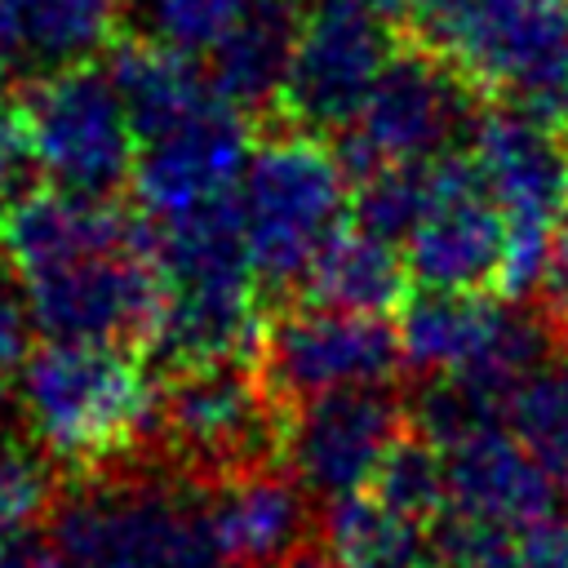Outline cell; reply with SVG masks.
Instances as JSON below:
<instances>
[{
	"instance_id": "f1b7e54d",
	"label": "cell",
	"mask_w": 568,
	"mask_h": 568,
	"mask_svg": "<svg viewBox=\"0 0 568 568\" xmlns=\"http://www.w3.org/2000/svg\"><path fill=\"white\" fill-rule=\"evenodd\" d=\"M519 568H568V515H546L519 532Z\"/></svg>"
},
{
	"instance_id": "ac0fdd59",
	"label": "cell",
	"mask_w": 568,
	"mask_h": 568,
	"mask_svg": "<svg viewBox=\"0 0 568 568\" xmlns=\"http://www.w3.org/2000/svg\"><path fill=\"white\" fill-rule=\"evenodd\" d=\"M439 453L453 515H466L497 532H528L532 524L555 515L559 484L515 430L488 426Z\"/></svg>"
},
{
	"instance_id": "4fadbf2b",
	"label": "cell",
	"mask_w": 568,
	"mask_h": 568,
	"mask_svg": "<svg viewBox=\"0 0 568 568\" xmlns=\"http://www.w3.org/2000/svg\"><path fill=\"white\" fill-rule=\"evenodd\" d=\"M390 53V18L368 0H302L280 106L306 133L351 129Z\"/></svg>"
},
{
	"instance_id": "7402d4cb",
	"label": "cell",
	"mask_w": 568,
	"mask_h": 568,
	"mask_svg": "<svg viewBox=\"0 0 568 568\" xmlns=\"http://www.w3.org/2000/svg\"><path fill=\"white\" fill-rule=\"evenodd\" d=\"M302 284H306V302L386 315V311L404 306L408 262L390 240L351 226V231L333 235V244L315 257V266L306 271Z\"/></svg>"
},
{
	"instance_id": "5b68a950",
	"label": "cell",
	"mask_w": 568,
	"mask_h": 568,
	"mask_svg": "<svg viewBox=\"0 0 568 568\" xmlns=\"http://www.w3.org/2000/svg\"><path fill=\"white\" fill-rule=\"evenodd\" d=\"M235 217L262 284H302L315 257L342 231L351 209V173L306 129H284L253 146L235 182Z\"/></svg>"
},
{
	"instance_id": "30bf717a",
	"label": "cell",
	"mask_w": 568,
	"mask_h": 568,
	"mask_svg": "<svg viewBox=\"0 0 568 568\" xmlns=\"http://www.w3.org/2000/svg\"><path fill=\"white\" fill-rule=\"evenodd\" d=\"M36 169L75 195H115L133 178V120L106 67L44 71L18 106Z\"/></svg>"
},
{
	"instance_id": "d6986e66",
	"label": "cell",
	"mask_w": 568,
	"mask_h": 568,
	"mask_svg": "<svg viewBox=\"0 0 568 568\" xmlns=\"http://www.w3.org/2000/svg\"><path fill=\"white\" fill-rule=\"evenodd\" d=\"M302 0H253L213 44H209V80L213 93L240 115L271 111L284 93L293 40H297Z\"/></svg>"
},
{
	"instance_id": "f546056e",
	"label": "cell",
	"mask_w": 568,
	"mask_h": 568,
	"mask_svg": "<svg viewBox=\"0 0 568 568\" xmlns=\"http://www.w3.org/2000/svg\"><path fill=\"white\" fill-rule=\"evenodd\" d=\"M537 288H541L546 324L555 333H568V217L555 231V244H550V257H546V271H541V284Z\"/></svg>"
},
{
	"instance_id": "8fae6325",
	"label": "cell",
	"mask_w": 568,
	"mask_h": 568,
	"mask_svg": "<svg viewBox=\"0 0 568 568\" xmlns=\"http://www.w3.org/2000/svg\"><path fill=\"white\" fill-rule=\"evenodd\" d=\"M399 364V328L386 315L337 311L324 302H297L271 315L253 351V373L280 408L328 390L386 386Z\"/></svg>"
},
{
	"instance_id": "8992f818",
	"label": "cell",
	"mask_w": 568,
	"mask_h": 568,
	"mask_svg": "<svg viewBox=\"0 0 568 568\" xmlns=\"http://www.w3.org/2000/svg\"><path fill=\"white\" fill-rule=\"evenodd\" d=\"M146 457L191 488L284 462V408L257 382L253 359L173 368L155 386Z\"/></svg>"
},
{
	"instance_id": "9a60e30c",
	"label": "cell",
	"mask_w": 568,
	"mask_h": 568,
	"mask_svg": "<svg viewBox=\"0 0 568 568\" xmlns=\"http://www.w3.org/2000/svg\"><path fill=\"white\" fill-rule=\"evenodd\" d=\"M404 435L408 404H399L386 386L328 390L284 408V466L315 501H337L364 493L382 457Z\"/></svg>"
},
{
	"instance_id": "6da1fadb",
	"label": "cell",
	"mask_w": 568,
	"mask_h": 568,
	"mask_svg": "<svg viewBox=\"0 0 568 568\" xmlns=\"http://www.w3.org/2000/svg\"><path fill=\"white\" fill-rule=\"evenodd\" d=\"M0 248L49 342L151 351L164 311L151 222L111 195L49 186L0 217Z\"/></svg>"
},
{
	"instance_id": "7c38bea8",
	"label": "cell",
	"mask_w": 568,
	"mask_h": 568,
	"mask_svg": "<svg viewBox=\"0 0 568 568\" xmlns=\"http://www.w3.org/2000/svg\"><path fill=\"white\" fill-rule=\"evenodd\" d=\"M470 120V80L430 44L395 49L355 124L342 138V164L351 178L377 164H426L448 155L453 138Z\"/></svg>"
},
{
	"instance_id": "d6a6232c",
	"label": "cell",
	"mask_w": 568,
	"mask_h": 568,
	"mask_svg": "<svg viewBox=\"0 0 568 568\" xmlns=\"http://www.w3.org/2000/svg\"><path fill=\"white\" fill-rule=\"evenodd\" d=\"M368 4H373L377 13H386L390 22H395V18H408V22H417V18H422V13H426L435 0H368Z\"/></svg>"
},
{
	"instance_id": "44dd1931",
	"label": "cell",
	"mask_w": 568,
	"mask_h": 568,
	"mask_svg": "<svg viewBox=\"0 0 568 568\" xmlns=\"http://www.w3.org/2000/svg\"><path fill=\"white\" fill-rule=\"evenodd\" d=\"M124 0H0V53L18 67L62 71L102 53Z\"/></svg>"
},
{
	"instance_id": "7a4b0ae2",
	"label": "cell",
	"mask_w": 568,
	"mask_h": 568,
	"mask_svg": "<svg viewBox=\"0 0 568 568\" xmlns=\"http://www.w3.org/2000/svg\"><path fill=\"white\" fill-rule=\"evenodd\" d=\"M27 435L67 479L146 457L155 386L133 351L98 342H44L27 355L13 390Z\"/></svg>"
},
{
	"instance_id": "ba28073f",
	"label": "cell",
	"mask_w": 568,
	"mask_h": 568,
	"mask_svg": "<svg viewBox=\"0 0 568 568\" xmlns=\"http://www.w3.org/2000/svg\"><path fill=\"white\" fill-rule=\"evenodd\" d=\"M470 164L510 226L501 288L528 293L541 284L555 231L568 217V124L515 102L493 106L475 120Z\"/></svg>"
},
{
	"instance_id": "4316f807",
	"label": "cell",
	"mask_w": 568,
	"mask_h": 568,
	"mask_svg": "<svg viewBox=\"0 0 568 568\" xmlns=\"http://www.w3.org/2000/svg\"><path fill=\"white\" fill-rule=\"evenodd\" d=\"M422 568H519V550L506 532L448 510V519L430 524V555Z\"/></svg>"
},
{
	"instance_id": "5bb4252c",
	"label": "cell",
	"mask_w": 568,
	"mask_h": 568,
	"mask_svg": "<svg viewBox=\"0 0 568 568\" xmlns=\"http://www.w3.org/2000/svg\"><path fill=\"white\" fill-rule=\"evenodd\" d=\"M510 226L470 155L430 160L426 209L404 235L408 275L439 293H484L506 280Z\"/></svg>"
},
{
	"instance_id": "3957f363",
	"label": "cell",
	"mask_w": 568,
	"mask_h": 568,
	"mask_svg": "<svg viewBox=\"0 0 568 568\" xmlns=\"http://www.w3.org/2000/svg\"><path fill=\"white\" fill-rule=\"evenodd\" d=\"M49 528L75 568H235L209 532L200 488L151 457L67 479Z\"/></svg>"
},
{
	"instance_id": "484cf974",
	"label": "cell",
	"mask_w": 568,
	"mask_h": 568,
	"mask_svg": "<svg viewBox=\"0 0 568 568\" xmlns=\"http://www.w3.org/2000/svg\"><path fill=\"white\" fill-rule=\"evenodd\" d=\"M155 40L178 49H209L253 0H133Z\"/></svg>"
},
{
	"instance_id": "9c48e42d",
	"label": "cell",
	"mask_w": 568,
	"mask_h": 568,
	"mask_svg": "<svg viewBox=\"0 0 568 568\" xmlns=\"http://www.w3.org/2000/svg\"><path fill=\"white\" fill-rule=\"evenodd\" d=\"M404 364L422 377H462L506 404L550 359V324L488 293H422L399 315Z\"/></svg>"
},
{
	"instance_id": "4dcf8cb0",
	"label": "cell",
	"mask_w": 568,
	"mask_h": 568,
	"mask_svg": "<svg viewBox=\"0 0 568 568\" xmlns=\"http://www.w3.org/2000/svg\"><path fill=\"white\" fill-rule=\"evenodd\" d=\"M13 568H75L58 546H22Z\"/></svg>"
},
{
	"instance_id": "cb8c5ba5",
	"label": "cell",
	"mask_w": 568,
	"mask_h": 568,
	"mask_svg": "<svg viewBox=\"0 0 568 568\" xmlns=\"http://www.w3.org/2000/svg\"><path fill=\"white\" fill-rule=\"evenodd\" d=\"M368 493L390 506L395 515L413 519V524H435L448 510V475H444V453L422 439L413 426L404 439H395V448L382 457Z\"/></svg>"
},
{
	"instance_id": "d590c367",
	"label": "cell",
	"mask_w": 568,
	"mask_h": 568,
	"mask_svg": "<svg viewBox=\"0 0 568 568\" xmlns=\"http://www.w3.org/2000/svg\"><path fill=\"white\" fill-rule=\"evenodd\" d=\"M0 257H4V248H0Z\"/></svg>"
},
{
	"instance_id": "ffe728a7",
	"label": "cell",
	"mask_w": 568,
	"mask_h": 568,
	"mask_svg": "<svg viewBox=\"0 0 568 568\" xmlns=\"http://www.w3.org/2000/svg\"><path fill=\"white\" fill-rule=\"evenodd\" d=\"M106 71H111V80L124 98V111L133 120V133L142 142L217 102L204 62L191 49H178L155 36L115 44Z\"/></svg>"
},
{
	"instance_id": "e575fe53",
	"label": "cell",
	"mask_w": 568,
	"mask_h": 568,
	"mask_svg": "<svg viewBox=\"0 0 568 568\" xmlns=\"http://www.w3.org/2000/svg\"><path fill=\"white\" fill-rule=\"evenodd\" d=\"M4 84H9V62H4V53H0V98H4Z\"/></svg>"
},
{
	"instance_id": "83f0119b",
	"label": "cell",
	"mask_w": 568,
	"mask_h": 568,
	"mask_svg": "<svg viewBox=\"0 0 568 568\" xmlns=\"http://www.w3.org/2000/svg\"><path fill=\"white\" fill-rule=\"evenodd\" d=\"M27 169H36V160L27 151V138H22L18 115L13 120L0 115V217L27 195Z\"/></svg>"
},
{
	"instance_id": "1f68e13d",
	"label": "cell",
	"mask_w": 568,
	"mask_h": 568,
	"mask_svg": "<svg viewBox=\"0 0 568 568\" xmlns=\"http://www.w3.org/2000/svg\"><path fill=\"white\" fill-rule=\"evenodd\" d=\"M280 568H346V564H342L324 541H311V546H302L297 555H288Z\"/></svg>"
},
{
	"instance_id": "d4e9b609",
	"label": "cell",
	"mask_w": 568,
	"mask_h": 568,
	"mask_svg": "<svg viewBox=\"0 0 568 568\" xmlns=\"http://www.w3.org/2000/svg\"><path fill=\"white\" fill-rule=\"evenodd\" d=\"M510 430L568 493V355L546 359L510 399Z\"/></svg>"
},
{
	"instance_id": "277c9868",
	"label": "cell",
	"mask_w": 568,
	"mask_h": 568,
	"mask_svg": "<svg viewBox=\"0 0 568 568\" xmlns=\"http://www.w3.org/2000/svg\"><path fill=\"white\" fill-rule=\"evenodd\" d=\"M155 266L164 311L151 351L169 373L253 359L266 320L257 315V271L231 200L155 222Z\"/></svg>"
},
{
	"instance_id": "836d02e7",
	"label": "cell",
	"mask_w": 568,
	"mask_h": 568,
	"mask_svg": "<svg viewBox=\"0 0 568 568\" xmlns=\"http://www.w3.org/2000/svg\"><path fill=\"white\" fill-rule=\"evenodd\" d=\"M22 528H13L4 515H0V568H13V559H18V550H22Z\"/></svg>"
},
{
	"instance_id": "2e32d148",
	"label": "cell",
	"mask_w": 568,
	"mask_h": 568,
	"mask_svg": "<svg viewBox=\"0 0 568 568\" xmlns=\"http://www.w3.org/2000/svg\"><path fill=\"white\" fill-rule=\"evenodd\" d=\"M248 155H253L248 115H240L217 98L200 115L146 138L129 182L142 209L155 222H164V217L231 200Z\"/></svg>"
},
{
	"instance_id": "52a82bcc",
	"label": "cell",
	"mask_w": 568,
	"mask_h": 568,
	"mask_svg": "<svg viewBox=\"0 0 568 568\" xmlns=\"http://www.w3.org/2000/svg\"><path fill=\"white\" fill-rule=\"evenodd\" d=\"M417 31L470 84L568 124V0H435Z\"/></svg>"
},
{
	"instance_id": "603a6c76",
	"label": "cell",
	"mask_w": 568,
	"mask_h": 568,
	"mask_svg": "<svg viewBox=\"0 0 568 568\" xmlns=\"http://www.w3.org/2000/svg\"><path fill=\"white\" fill-rule=\"evenodd\" d=\"M320 541L346 568H422L430 555V528L395 515L373 493L324 501Z\"/></svg>"
},
{
	"instance_id": "e0dca14e",
	"label": "cell",
	"mask_w": 568,
	"mask_h": 568,
	"mask_svg": "<svg viewBox=\"0 0 568 568\" xmlns=\"http://www.w3.org/2000/svg\"><path fill=\"white\" fill-rule=\"evenodd\" d=\"M213 541L235 568H280L302 546L320 541L315 497L284 462H266L200 488Z\"/></svg>"
}]
</instances>
